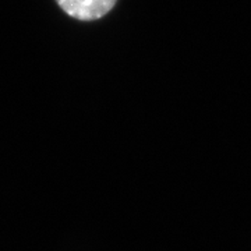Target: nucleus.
I'll return each instance as SVG.
<instances>
[{"mask_svg":"<svg viewBox=\"0 0 251 251\" xmlns=\"http://www.w3.org/2000/svg\"><path fill=\"white\" fill-rule=\"evenodd\" d=\"M70 17L81 21H94L106 16L117 0H56Z\"/></svg>","mask_w":251,"mask_h":251,"instance_id":"obj_1","label":"nucleus"}]
</instances>
